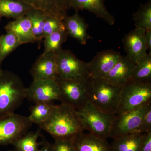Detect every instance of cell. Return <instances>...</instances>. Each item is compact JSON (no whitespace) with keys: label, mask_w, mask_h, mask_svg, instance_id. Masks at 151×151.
I'll return each mask as SVG.
<instances>
[{"label":"cell","mask_w":151,"mask_h":151,"mask_svg":"<svg viewBox=\"0 0 151 151\" xmlns=\"http://www.w3.org/2000/svg\"><path fill=\"white\" fill-rule=\"evenodd\" d=\"M92 80L90 76L70 79L58 78L60 101L79 111L89 102Z\"/></svg>","instance_id":"3"},{"label":"cell","mask_w":151,"mask_h":151,"mask_svg":"<svg viewBox=\"0 0 151 151\" xmlns=\"http://www.w3.org/2000/svg\"><path fill=\"white\" fill-rule=\"evenodd\" d=\"M39 126L54 139H72L84 130L77 111L63 103L54 105L48 119Z\"/></svg>","instance_id":"1"},{"label":"cell","mask_w":151,"mask_h":151,"mask_svg":"<svg viewBox=\"0 0 151 151\" xmlns=\"http://www.w3.org/2000/svg\"><path fill=\"white\" fill-rule=\"evenodd\" d=\"M122 87L110 84L105 78H92L89 102L103 113L116 114Z\"/></svg>","instance_id":"4"},{"label":"cell","mask_w":151,"mask_h":151,"mask_svg":"<svg viewBox=\"0 0 151 151\" xmlns=\"http://www.w3.org/2000/svg\"><path fill=\"white\" fill-rule=\"evenodd\" d=\"M27 98L34 103H52L60 101L59 85L56 80H35L27 88Z\"/></svg>","instance_id":"10"},{"label":"cell","mask_w":151,"mask_h":151,"mask_svg":"<svg viewBox=\"0 0 151 151\" xmlns=\"http://www.w3.org/2000/svg\"><path fill=\"white\" fill-rule=\"evenodd\" d=\"M19 151L17 150H15V151Z\"/></svg>","instance_id":"37"},{"label":"cell","mask_w":151,"mask_h":151,"mask_svg":"<svg viewBox=\"0 0 151 151\" xmlns=\"http://www.w3.org/2000/svg\"><path fill=\"white\" fill-rule=\"evenodd\" d=\"M135 63L127 56L121 55L105 79L110 84L122 87L129 81Z\"/></svg>","instance_id":"14"},{"label":"cell","mask_w":151,"mask_h":151,"mask_svg":"<svg viewBox=\"0 0 151 151\" xmlns=\"http://www.w3.org/2000/svg\"><path fill=\"white\" fill-rule=\"evenodd\" d=\"M135 28L151 30V1L142 5L136 12L133 14Z\"/></svg>","instance_id":"27"},{"label":"cell","mask_w":151,"mask_h":151,"mask_svg":"<svg viewBox=\"0 0 151 151\" xmlns=\"http://www.w3.org/2000/svg\"><path fill=\"white\" fill-rule=\"evenodd\" d=\"M78 12L70 16H66L63 19L65 30L68 35L77 40L81 45H86L87 40L92 37L87 32V25Z\"/></svg>","instance_id":"16"},{"label":"cell","mask_w":151,"mask_h":151,"mask_svg":"<svg viewBox=\"0 0 151 151\" xmlns=\"http://www.w3.org/2000/svg\"><path fill=\"white\" fill-rule=\"evenodd\" d=\"M40 134V131L27 132L12 145L19 151H38L40 145L37 140Z\"/></svg>","instance_id":"25"},{"label":"cell","mask_w":151,"mask_h":151,"mask_svg":"<svg viewBox=\"0 0 151 151\" xmlns=\"http://www.w3.org/2000/svg\"><path fill=\"white\" fill-rule=\"evenodd\" d=\"M55 59L58 78L70 79L90 76L87 63L79 59L70 50L62 49L55 53Z\"/></svg>","instance_id":"7"},{"label":"cell","mask_w":151,"mask_h":151,"mask_svg":"<svg viewBox=\"0 0 151 151\" xmlns=\"http://www.w3.org/2000/svg\"><path fill=\"white\" fill-rule=\"evenodd\" d=\"M34 8L43 11L47 14L57 17L63 20L66 14L63 12L55 0H19Z\"/></svg>","instance_id":"22"},{"label":"cell","mask_w":151,"mask_h":151,"mask_svg":"<svg viewBox=\"0 0 151 151\" xmlns=\"http://www.w3.org/2000/svg\"><path fill=\"white\" fill-rule=\"evenodd\" d=\"M5 29L6 32L15 35L21 45L37 42L34 35L30 20L26 15L9 22Z\"/></svg>","instance_id":"17"},{"label":"cell","mask_w":151,"mask_h":151,"mask_svg":"<svg viewBox=\"0 0 151 151\" xmlns=\"http://www.w3.org/2000/svg\"><path fill=\"white\" fill-rule=\"evenodd\" d=\"M76 151H112L107 140L83 132L72 139Z\"/></svg>","instance_id":"18"},{"label":"cell","mask_w":151,"mask_h":151,"mask_svg":"<svg viewBox=\"0 0 151 151\" xmlns=\"http://www.w3.org/2000/svg\"><path fill=\"white\" fill-rule=\"evenodd\" d=\"M60 9L63 12L66 14V12L69 9L70 0H55Z\"/></svg>","instance_id":"33"},{"label":"cell","mask_w":151,"mask_h":151,"mask_svg":"<svg viewBox=\"0 0 151 151\" xmlns=\"http://www.w3.org/2000/svg\"><path fill=\"white\" fill-rule=\"evenodd\" d=\"M145 39L148 49L151 51V30L146 31L145 34Z\"/></svg>","instance_id":"34"},{"label":"cell","mask_w":151,"mask_h":151,"mask_svg":"<svg viewBox=\"0 0 151 151\" xmlns=\"http://www.w3.org/2000/svg\"><path fill=\"white\" fill-rule=\"evenodd\" d=\"M63 30H65L63 20L53 16L46 15L43 28V39L53 33Z\"/></svg>","instance_id":"29"},{"label":"cell","mask_w":151,"mask_h":151,"mask_svg":"<svg viewBox=\"0 0 151 151\" xmlns=\"http://www.w3.org/2000/svg\"><path fill=\"white\" fill-rule=\"evenodd\" d=\"M34 8L19 0H0V16L14 19L25 15Z\"/></svg>","instance_id":"19"},{"label":"cell","mask_w":151,"mask_h":151,"mask_svg":"<svg viewBox=\"0 0 151 151\" xmlns=\"http://www.w3.org/2000/svg\"><path fill=\"white\" fill-rule=\"evenodd\" d=\"M121 54L114 50L98 52L88 63L89 75L93 78H105L118 61Z\"/></svg>","instance_id":"11"},{"label":"cell","mask_w":151,"mask_h":151,"mask_svg":"<svg viewBox=\"0 0 151 151\" xmlns=\"http://www.w3.org/2000/svg\"><path fill=\"white\" fill-rule=\"evenodd\" d=\"M1 17H2L1 16H0V22H1Z\"/></svg>","instance_id":"36"},{"label":"cell","mask_w":151,"mask_h":151,"mask_svg":"<svg viewBox=\"0 0 151 151\" xmlns=\"http://www.w3.org/2000/svg\"><path fill=\"white\" fill-rule=\"evenodd\" d=\"M143 134L132 133L113 139L112 151H139Z\"/></svg>","instance_id":"20"},{"label":"cell","mask_w":151,"mask_h":151,"mask_svg":"<svg viewBox=\"0 0 151 151\" xmlns=\"http://www.w3.org/2000/svg\"><path fill=\"white\" fill-rule=\"evenodd\" d=\"M33 81L56 80L58 78L55 53L48 52L41 55L30 70Z\"/></svg>","instance_id":"13"},{"label":"cell","mask_w":151,"mask_h":151,"mask_svg":"<svg viewBox=\"0 0 151 151\" xmlns=\"http://www.w3.org/2000/svg\"><path fill=\"white\" fill-rule=\"evenodd\" d=\"M130 80L151 83V52L146 54L135 63Z\"/></svg>","instance_id":"21"},{"label":"cell","mask_w":151,"mask_h":151,"mask_svg":"<svg viewBox=\"0 0 151 151\" xmlns=\"http://www.w3.org/2000/svg\"><path fill=\"white\" fill-rule=\"evenodd\" d=\"M150 101L151 83L130 80L122 86L116 114L133 111Z\"/></svg>","instance_id":"6"},{"label":"cell","mask_w":151,"mask_h":151,"mask_svg":"<svg viewBox=\"0 0 151 151\" xmlns=\"http://www.w3.org/2000/svg\"><path fill=\"white\" fill-rule=\"evenodd\" d=\"M139 151H151V132L143 134Z\"/></svg>","instance_id":"32"},{"label":"cell","mask_w":151,"mask_h":151,"mask_svg":"<svg viewBox=\"0 0 151 151\" xmlns=\"http://www.w3.org/2000/svg\"><path fill=\"white\" fill-rule=\"evenodd\" d=\"M27 98V88L18 75L0 68V119L14 113Z\"/></svg>","instance_id":"2"},{"label":"cell","mask_w":151,"mask_h":151,"mask_svg":"<svg viewBox=\"0 0 151 151\" xmlns=\"http://www.w3.org/2000/svg\"><path fill=\"white\" fill-rule=\"evenodd\" d=\"M54 105L52 103H35L30 108V115L28 117L32 124L40 125L46 121L50 116Z\"/></svg>","instance_id":"23"},{"label":"cell","mask_w":151,"mask_h":151,"mask_svg":"<svg viewBox=\"0 0 151 151\" xmlns=\"http://www.w3.org/2000/svg\"><path fill=\"white\" fill-rule=\"evenodd\" d=\"M146 30L135 28L124 37L123 44L127 56L134 63L147 54V47L145 39Z\"/></svg>","instance_id":"12"},{"label":"cell","mask_w":151,"mask_h":151,"mask_svg":"<svg viewBox=\"0 0 151 151\" xmlns=\"http://www.w3.org/2000/svg\"><path fill=\"white\" fill-rule=\"evenodd\" d=\"M28 117L14 114L0 119V145L12 144L32 126Z\"/></svg>","instance_id":"9"},{"label":"cell","mask_w":151,"mask_h":151,"mask_svg":"<svg viewBox=\"0 0 151 151\" xmlns=\"http://www.w3.org/2000/svg\"><path fill=\"white\" fill-rule=\"evenodd\" d=\"M38 151H52V145L48 142L45 143Z\"/></svg>","instance_id":"35"},{"label":"cell","mask_w":151,"mask_h":151,"mask_svg":"<svg viewBox=\"0 0 151 151\" xmlns=\"http://www.w3.org/2000/svg\"><path fill=\"white\" fill-rule=\"evenodd\" d=\"M151 105V101L133 111L114 115L110 138L113 139L136 133L144 114Z\"/></svg>","instance_id":"8"},{"label":"cell","mask_w":151,"mask_h":151,"mask_svg":"<svg viewBox=\"0 0 151 151\" xmlns=\"http://www.w3.org/2000/svg\"><path fill=\"white\" fill-rule=\"evenodd\" d=\"M69 8L76 11L86 10L103 19L110 25L115 24V18L107 10L104 0H70Z\"/></svg>","instance_id":"15"},{"label":"cell","mask_w":151,"mask_h":151,"mask_svg":"<svg viewBox=\"0 0 151 151\" xmlns=\"http://www.w3.org/2000/svg\"><path fill=\"white\" fill-rule=\"evenodd\" d=\"M151 132V105L144 114L136 133L143 134Z\"/></svg>","instance_id":"31"},{"label":"cell","mask_w":151,"mask_h":151,"mask_svg":"<svg viewBox=\"0 0 151 151\" xmlns=\"http://www.w3.org/2000/svg\"><path fill=\"white\" fill-rule=\"evenodd\" d=\"M52 145V151H76L71 139L57 138Z\"/></svg>","instance_id":"30"},{"label":"cell","mask_w":151,"mask_h":151,"mask_svg":"<svg viewBox=\"0 0 151 151\" xmlns=\"http://www.w3.org/2000/svg\"><path fill=\"white\" fill-rule=\"evenodd\" d=\"M68 36L65 30L59 31L45 38L43 54L48 52L56 53L60 51L62 45L67 40Z\"/></svg>","instance_id":"28"},{"label":"cell","mask_w":151,"mask_h":151,"mask_svg":"<svg viewBox=\"0 0 151 151\" xmlns=\"http://www.w3.org/2000/svg\"><path fill=\"white\" fill-rule=\"evenodd\" d=\"M20 45L18 39L12 33L0 36V68L6 58Z\"/></svg>","instance_id":"26"},{"label":"cell","mask_w":151,"mask_h":151,"mask_svg":"<svg viewBox=\"0 0 151 151\" xmlns=\"http://www.w3.org/2000/svg\"><path fill=\"white\" fill-rule=\"evenodd\" d=\"M46 15L43 11L35 8L32 9L25 15L30 20L34 35L37 42L43 39V28Z\"/></svg>","instance_id":"24"},{"label":"cell","mask_w":151,"mask_h":151,"mask_svg":"<svg viewBox=\"0 0 151 151\" xmlns=\"http://www.w3.org/2000/svg\"><path fill=\"white\" fill-rule=\"evenodd\" d=\"M84 130L102 139L110 138L112 122L114 115L103 113L93 106L89 102L77 111Z\"/></svg>","instance_id":"5"}]
</instances>
